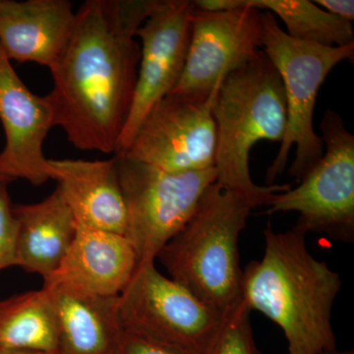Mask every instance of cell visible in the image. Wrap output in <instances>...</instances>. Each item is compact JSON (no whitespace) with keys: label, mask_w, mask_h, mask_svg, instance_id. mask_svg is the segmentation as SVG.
<instances>
[{"label":"cell","mask_w":354,"mask_h":354,"mask_svg":"<svg viewBox=\"0 0 354 354\" xmlns=\"http://www.w3.org/2000/svg\"><path fill=\"white\" fill-rule=\"evenodd\" d=\"M157 0H87L51 67L55 127L79 150L115 153L131 109L141 55L136 32Z\"/></svg>","instance_id":"obj_1"},{"label":"cell","mask_w":354,"mask_h":354,"mask_svg":"<svg viewBox=\"0 0 354 354\" xmlns=\"http://www.w3.org/2000/svg\"><path fill=\"white\" fill-rule=\"evenodd\" d=\"M299 225L283 232L264 230L265 250L242 274V302L283 330L288 354H322L337 349L332 310L341 290L339 274L316 259Z\"/></svg>","instance_id":"obj_2"},{"label":"cell","mask_w":354,"mask_h":354,"mask_svg":"<svg viewBox=\"0 0 354 354\" xmlns=\"http://www.w3.org/2000/svg\"><path fill=\"white\" fill-rule=\"evenodd\" d=\"M212 113L216 183L243 198L252 209L269 206L274 195L290 189L291 184L257 185L249 169L251 149L259 141L281 143L288 121L281 76L264 51L225 76Z\"/></svg>","instance_id":"obj_3"},{"label":"cell","mask_w":354,"mask_h":354,"mask_svg":"<svg viewBox=\"0 0 354 354\" xmlns=\"http://www.w3.org/2000/svg\"><path fill=\"white\" fill-rule=\"evenodd\" d=\"M251 209L239 195L212 184L194 215L157 256L172 281L223 316L242 302L239 241Z\"/></svg>","instance_id":"obj_4"},{"label":"cell","mask_w":354,"mask_h":354,"mask_svg":"<svg viewBox=\"0 0 354 354\" xmlns=\"http://www.w3.org/2000/svg\"><path fill=\"white\" fill-rule=\"evenodd\" d=\"M262 50L281 76L288 116L285 137L268 167L266 184L272 185L285 171L293 146L297 151L288 174L298 183L323 157V140L313 127L319 90L337 64L353 59L354 43L328 48L290 38L279 27L276 16L267 11L262 12Z\"/></svg>","instance_id":"obj_5"},{"label":"cell","mask_w":354,"mask_h":354,"mask_svg":"<svg viewBox=\"0 0 354 354\" xmlns=\"http://www.w3.org/2000/svg\"><path fill=\"white\" fill-rule=\"evenodd\" d=\"M114 158L127 208L125 236L139 264L155 262L194 215L205 191L216 183L215 169L169 172L125 153H114Z\"/></svg>","instance_id":"obj_6"},{"label":"cell","mask_w":354,"mask_h":354,"mask_svg":"<svg viewBox=\"0 0 354 354\" xmlns=\"http://www.w3.org/2000/svg\"><path fill=\"white\" fill-rule=\"evenodd\" d=\"M121 330L193 354H207L225 316L158 271L139 264L118 298Z\"/></svg>","instance_id":"obj_7"},{"label":"cell","mask_w":354,"mask_h":354,"mask_svg":"<svg viewBox=\"0 0 354 354\" xmlns=\"http://www.w3.org/2000/svg\"><path fill=\"white\" fill-rule=\"evenodd\" d=\"M321 160L295 188L278 193L267 214L297 212L305 232L328 235L335 241H354V136L334 111L320 123Z\"/></svg>","instance_id":"obj_8"},{"label":"cell","mask_w":354,"mask_h":354,"mask_svg":"<svg viewBox=\"0 0 354 354\" xmlns=\"http://www.w3.org/2000/svg\"><path fill=\"white\" fill-rule=\"evenodd\" d=\"M220 84L209 97L165 95L147 114L127 152L120 153L169 172L214 167L216 127L212 109Z\"/></svg>","instance_id":"obj_9"},{"label":"cell","mask_w":354,"mask_h":354,"mask_svg":"<svg viewBox=\"0 0 354 354\" xmlns=\"http://www.w3.org/2000/svg\"><path fill=\"white\" fill-rule=\"evenodd\" d=\"M194 1L157 0L135 36L141 39L136 87L115 153L127 152L147 114L176 87L191 38Z\"/></svg>","instance_id":"obj_10"},{"label":"cell","mask_w":354,"mask_h":354,"mask_svg":"<svg viewBox=\"0 0 354 354\" xmlns=\"http://www.w3.org/2000/svg\"><path fill=\"white\" fill-rule=\"evenodd\" d=\"M262 39V11H207L195 6L185 65L169 94L209 97L225 75L255 57Z\"/></svg>","instance_id":"obj_11"},{"label":"cell","mask_w":354,"mask_h":354,"mask_svg":"<svg viewBox=\"0 0 354 354\" xmlns=\"http://www.w3.org/2000/svg\"><path fill=\"white\" fill-rule=\"evenodd\" d=\"M0 121L6 147L0 153V172L12 181L24 179L39 186L50 179L44 142L55 123L50 100L32 93L0 48Z\"/></svg>","instance_id":"obj_12"},{"label":"cell","mask_w":354,"mask_h":354,"mask_svg":"<svg viewBox=\"0 0 354 354\" xmlns=\"http://www.w3.org/2000/svg\"><path fill=\"white\" fill-rule=\"evenodd\" d=\"M134 247L125 235L84 227L44 286H62L104 297H118L138 267Z\"/></svg>","instance_id":"obj_13"},{"label":"cell","mask_w":354,"mask_h":354,"mask_svg":"<svg viewBox=\"0 0 354 354\" xmlns=\"http://www.w3.org/2000/svg\"><path fill=\"white\" fill-rule=\"evenodd\" d=\"M75 20L67 0H0V48L9 60L50 69L66 48Z\"/></svg>","instance_id":"obj_14"},{"label":"cell","mask_w":354,"mask_h":354,"mask_svg":"<svg viewBox=\"0 0 354 354\" xmlns=\"http://www.w3.org/2000/svg\"><path fill=\"white\" fill-rule=\"evenodd\" d=\"M48 176L57 181L78 225L127 234V208L114 157L48 160Z\"/></svg>","instance_id":"obj_15"},{"label":"cell","mask_w":354,"mask_h":354,"mask_svg":"<svg viewBox=\"0 0 354 354\" xmlns=\"http://www.w3.org/2000/svg\"><path fill=\"white\" fill-rule=\"evenodd\" d=\"M17 221L16 266L43 277L55 274L76 234L77 223L60 188L43 201L13 205Z\"/></svg>","instance_id":"obj_16"},{"label":"cell","mask_w":354,"mask_h":354,"mask_svg":"<svg viewBox=\"0 0 354 354\" xmlns=\"http://www.w3.org/2000/svg\"><path fill=\"white\" fill-rule=\"evenodd\" d=\"M44 288L50 291L57 312L58 353H114L122 332L118 297H99L62 286Z\"/></svg>","instance_id":"obj_17"},{"label":"cell","mask_w":354,"mask_h":354,"mask_svg":"<svg viewBox=\"0 0 354 354\" xmlns=\"http://www.w3.org/2000/svg\"><path fill=\"white\" fill-rule=\"evenodd\" d=\"M0 349L58 353L57 312L48 288L0 300Z\"/></svg>","instance_id":"obj_18"},{"label":"cell","mask_w":354,"mask_h":354,"mask_svg":"<svg viewBox=\"0 0 354 354\" xmlns=\"http://www.w3.org/2000/svg\"><path fill=\"white\" fill-rule=\"evenodd\" d=\"M237 7H252L276 14L290 38L337 48L354 43L353 24L308 0H236Z\"/></svg>","instance_id":"obj_19"},{"label":"cell","mask_w":354,"mask_h":354,"mask_svg":"<svg viewBox=\"0 0 354 354\" xmlns=\"http://www.w3.org/2000/svg\"><path fill=\"white\" fill-rule=\"evenodd\" d=\"M250 313L241 302L225 316L220 333L207 354H261L254 339Z\"/></svg>","instance_id":"obj_20"},{"label":"cell","mask_w":354,"mask_h":354,"mask_svg":"<svg viewBox=\"0 0 354 354\" xmlns=\"http://www.w3.org/2000/svg\"><path fill=\"white\" fill-rule=\"evenodd\" d=\"M9 181L0 180V271L16 266V239L17 221L9 196Z\"/></svg>","instance_id":"obj_21"},{"label":"cell","mask_w":354,"mask_h":354,"mask_svg":"<svg viewBox=\"0 0 354 354\" xmlns=\"http://www.w3.org/2000/svg\"><path fill=\"white\" fill-rule=\"evenodd\" d=\"M113 354H193L122 330Z\"/></svg>","instance_id":"obj_22"},{"label":"cell","mask_w":354,"mask_h":354,"mask_svg":"<svg viewBox=\"0 0 354 354\" xmlns=\"http://www.w3.org/2000/svg\"><path fill=\"white\" fill-rule=\"evenodd\" d=\"M313 2L324 10L342 20L351 23L354 19L353 0H316Z\"/></svg>","instance_id":"obj_23"},{"label":"cell","mask_w":354,"mask_h":354,"mask_svg":"<svg viewBox=\"0 0 354 354\" xmlns=\"http://www.w3.org/2000/svg\"><path fill=\"white\" fill-rule=\"evenodd\" d=\"M0 354H59L48 351H19V349H0Z\"/></svg>","instance_id":"obj_24"},{"label":"cell","mask_w":354,"mask_h":354,"mask_svg":"<svg viewBox=\"0 0 354 354\" xmlns=\"http://www.w3.org/2000/svg\"><path fill=\"white\" fill-rule=\"evenodd\" d=\"M322 354H354V353L353 351H339L335 349V351H328V353H324Z\"/></svg>","instance_id":"obj_25"},{"label":"cell","mask_w":354,"mask_h":354,"mask_svg":"<svg viewBox=\"0 0 354 354\" xmlns=\"http://www.w3.org/2000/svg\"><path fill=\"white\" fill-rule=\"evenodd\" d=\"M0 180H7V181H9L8 179H6V177L2 176L1 172H0ZM9 183H10V181H9Z\"/></svg>","instance_id":"obj_26"}]
</instances>
